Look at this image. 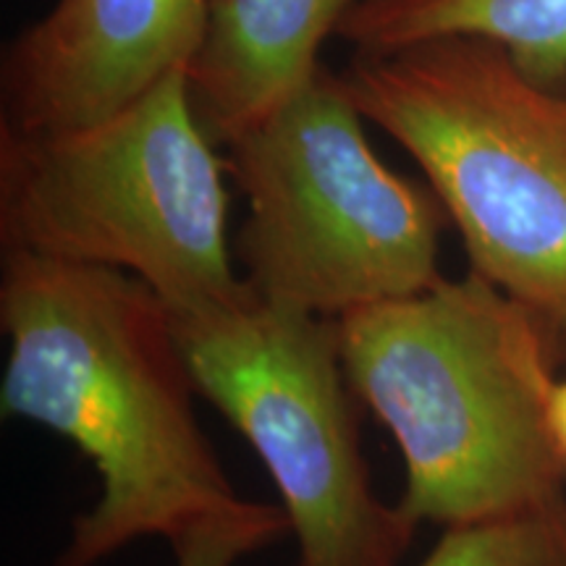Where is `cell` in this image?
<instances>
[{"label":"cell","mask_w":566,"mask_h":566,"mask_svg":"<svg viewBox=\"0 0 566 566\" xmlns=\"http://www.w3.org/2000/svg\"><path fill=\"white\" fill-rule=\"evenodd\" d=\"M338 80L420 166L470 271L566 354V76L533 74L499 42L446 34L354 53Z\"/></svg>","instance_id":"3"},{"label":"cell","mask_w":566,"mask_h":566,"mask_svg":"<svg viewBox=\"0 0 566 566\" xmlns=\"http://www.w3.org/2000/svg\"><path fill=\"white\" fill-rule=\"evenodd\" d=\"M197 394L242 433L281 493L294 566H399L415 535L370 483L338 321L263 300L174 313Z\"/></svg>","instance_id":"6"},{"label":"cell","mask_w":566,"mask_h":566,"mask_svg":"<svg viewBox=\"0 0 566 566\" xmlns=\"http://www.w3.org/2000/svg\"><path fill=\"white\" fill-rule=\"evenodd\" d=\"M189 95V69L101 122L24 134L0 126L6 252L145 281L174 313L237 300L229 189Z\"/></svg>","instance_id":"4"},{"label":"cell","mask_w":566,"mask_h":566,"mask_svg":"<svg viewBox=\"0 0 566 566\" xmlns=\"http://www.w3.org/2000/svg\"><path fill=\"white\" fill-rule=\"evenodd\" d=\"M338 74L315 82L226 145L250 205L237 254L263 300L338 317L420 294L438 271L449 212L428 181L391 171Z\"/></svg>","instance_id":"5"},{"label":"cell","mask_w":566,"mask_h":566,"mask_svg":"<svg viewBox=\"0 0 566 566\" xmlns=\"http://www.w3.org/2000/svg\"><path fill=\"white\" fill-rule=\"evenodd\" d=\"M472 34L504 45L527 71L566 76V0H357L338 38L357 53Z\"/></svg>","instance_id":"9"},{"label":"cell","mask_w":566,"mask_h":566,"mask_svg":"<svg viewBox=\"0 0 566 566\" xmlns=\"http://www.w3.org/2000/svg\"><path fill=\"white\" fill-rule=\"evenodd\" d=\"M420 566H566V499L446 527Z\"/></svg>","instance_id":"10"},{"label":"cell","mask_w":566,"mask_h":566,"mask_svg":"<svg viewBox=\"0 0 566 566\" xmlns=\"http://www.w3.org/2000/svg\"><path fill=\"white\" fill-rule=\"evenodd\" d=\"M357 0H205L189 95L205 134L226 147L325 69L321 48Z\"/></svg>","instance_id":"8"},{"label":"cell","mask_w":566,"mask_h":566,"mask_svg":"<svg viewBox=\"0 0 566 566\" xmlns=\"http://www.w3.org/2000/svg\"><path fill=\"white\" fill-rule=\"evenodd\" d=\"M205 30V0H55L3 55V129L101 122L179 69Z\"/></svg>","instance_id":"7"},{"label":"cell","mask_w":566,"mask_h":566,"mask_svg":"<svg viewBox=\"0 0 566 566\" xmlns=\"http://www.w3.org/2000/svg\"><path fill=\"white\" fill-rule=\"evenodd\" d=\"M0 323L3 415L69 438L101 475V499L76 516L55 566L174 541L242 501L197 422L174 310L145 281L11 250Z\"/></svg>","instance_id":"1"},{"label":"cell","mask_w":566,"mask_h":566,"mask_svg":"<svg viewBox=\"0 0 566 566\" xmlns=\"http://www.w3.org/2000/svg\"><path fill=\"white\" fill-rule=\"evenodd\" d=\"M283 530H289L283 509L239 501L174 537V566H237L273 543Z\"/></svg>","instance_id":"11"},{"label":"cell","mask_w":566,"mask_h":566,"mask_svg":"<svg viewBox=\"0 0 566 566\" xmlns=\"http://www.w3.org/2000/svg\"><path fill=\"white\" fill-rule=\"evenodd\" d=\"M352 391L405 457L415 525H470L564 495L548 428L558 352L475 271L338 317Z\"/></svg>","instance_id":"2"},{"label":"cell","mask_w":566,"mask_h":566,"mask_svg":"<svg viewBox=\"0 0 566 566\" xmlns=\"http://www.w3.org/2000/svg\"><path fill=\"white\" fill-rule=\"evenodd\" d=\"M548 428L558 454L566 462V378H556L548 399Z\"/></svg>","instance_id":"12"}]
</instances>
